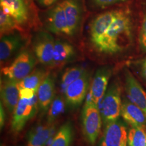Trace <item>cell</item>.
I'll list each match as a JSON object with an SVG mask.
<instances>
[{
  "instance_id": "cell-2",
  "label": "cell",
  "mask_w": 146,
  "mask_h": 146,
  "mask_svg": "<svg viewBox=\"0 0 146 146\" xmlns=\"http://www.w3.org/2000/svg\"><path fill=\"white\" fill-rule=\"evenodd\" d=\"M82 121L84 135L90 143L94 144L101 129V117L98 105L93 102L90 95L84 106Z\"/></svg>"
},
{
  "instance_id": "cell-15",
  "label": "cell",
  "mask_w": 146,
  "mask_h": 146,
  "mask_svg": "<svg viewBox=\"0 0 146 146\" xmlns=\"http://www.w3.org/2000/svg\"><path fill=\"white\" fill-rule=\"evenodd\" d=\"M121 114L123 119L133 127L145 128L146 115L136 105L125 100L122 104Z\"/></svg>"
},
{
  "instance_id": "cell-16",
  "label": "cell",
  "mask_w": 146,
  "mask_h": 146,
  "mask_svg": "<svg viewBox=\"0 0 146 146\" xmlns=\"http://www.w3.org/2000/svg\"><path fill=\"white\" fill-rule=\"evenodd\" d=\"M4 13L11 16L18 24H23L28 20V11L23 0H1Z\"/></svg>"
},
{
  "instance_id": "cell-28",
  "label": "cell",
  "mask_w": 146,
  "mask_h": 146,
  "mask_svg": "<svg viewBox=\"0 0 146 146\" xmlns=\"http://www.w3.org/2000/svg\"><path fill=\"white\" fill-rule=\"evenodd\" d=\"M94 5L97 7L104 8L110 5H113L118 3L125 2L127 0H92Z\"/></svg>"
},
{
  "instance_id": "cell-14",
  "label": "cell",
  "mask_w": 146,
  "mask_h": 146,
  "mask_svg": "<svg viewBox=\"0 0 146 146\" xmlns=\"http://www.w3.org/2000/svg\"><path fill=\"white\" fill-rule=\"evenodd\" d=\"M67 19L70 35L74 34L81 21L82 9L80 0H64L61 2Z\"/></svg>"
},
{
  "instance_id": "cell-30",
  "label": "cell",
  "mask_w": 146,
  "mask_h": 146,
  "mask_svg": "<svg viewBox=\"0 0 146 146\" xmlns=\"http://www.w3.org/2000/svg\"><path fill=\"white\" fill-rule=\"evenodd\" d=\"M58 0H38L40 5L43 7H48L52 5Z\"/></svg>"
},
{
  "instance_id": "cell-4",
  "label": "cell",
  "mask_w": 146,
  "mask_h": 146,
  "mask_svg": "<svg viewBox=\"0 0 146 146\" xmlns=\"http://www.w3.org/2000/svg\"><path fill=\"white\" fill-rule=\"evenodd\" d=\"M102 115L106 123L117 120L121 110V89L117 83H113L107 90L103 98Z\"/></svg>"
},
{
  "instance_id": "cell-31",
  "label": "cell",
  "mask_w": 146,
  "mask_h": 146,
  "mask_svg": "<svg viewBox=\"0 0 146 146\" xmlns=\"http://www.w3.org/2000/svg\"><path fill=\"white\" fill-rule=\"evenodd\" d=\"M140 69L142 75L144 78L146 79V58L141 61Z\"/></svg>"
},
{
  "instance_id": "cell-32",
  "label": "cell",
  "mask_w": 146,
  "mask_h": 146,
  "mask_svg": "<svg viewBox=\"0 0 146 146\" xmlns=\"http://www.w3.org/2000/svg\"><path fill=\"white\" fill-rule=\"evenodd\" d=\"M0 122H1V128L3 127L4 125V122H5V113L3 108L2 106V104H1V119H0Z\"/></svg>"
},
{
  "instance_id": "cell-9",
  "label": "cell",
  "mask_w": 146,
  "mask_h": 146,
  "mask_svg": "<svg viewBox=\"0 0 146 146\" xmlns=\"http://www.w3.org/2000/svg\"><path fill=\"white\" fill-rule=\"evenodd\" d=\"M102 146H121L127 141L125 127L117 120L106 123Z\"/></svg>"
},
{
  "instance_id": "cell-19",
  "label": "cell",
  "mask_w": 146,
  "mask_h": 146,
  "mask_svg": "<svg viewBox=\"0 0 146 146\" xmlns=\"http://www.w3.org/2000/svg\"><path fill=\"white\" fill-rule=\"evenodd\" d=\"M75 55V49L69 43L58 40L55 42L53 53V66H59L68 62Z\"/></svg>"
},
{
  "instance_id": "cell-20",
  "label": "cell",
  "mask_w": 146,
  "mask_h": 146,
  "mask_svg": "<svg viewBox=\"0 0 146 146\" xmlns=\"http://www.w3.org/2000/svg\"><path fill=\"white\" fill-rule=\"evenodd\" d=\"M48 75V73L44 69L36 68L25 78L18 82V88L19 89H31L37 93L39 87Z\"/></svg>"
},
{
  "instance_id": "cell-8",
  "label": "cell",
  "mask_w": 146,
  "mask_h": 146,
  "mask_svg": "<svg viewBox=\"0 0 146 146\" xmlns=\"http://www.w3.org/2000/svg\"><path fill=\"white\" fill-rule=\"evenodd\" d=\"M119 9L108 11L96 17L90 25V40L94 46L117 15Z\"/></svg>"
},
{
  "instance_id": "cell-23",
  "label": "cell",
  "mask_w": 146,
  "mask_h": 146,
  "mask_svg": "<svg viewBox=\"0 0 146 146\" xmlns=\"http://www.w3.org/2000/svg\"><path fill=\"white\" fill-rule=\"evenodd\" d=\"M129 146H146V131L143 128L133 127L129 132Z\"/></svg>"
},
{
  "instance_id": "cell-7",
  "label": "cell",
  "mask_w": 146,
  "mask_h": 146,
  "mask_svg": "<svg viewBox=\"0 0 146 146\" xmlns=\"http://www.w3.org/2000/svg\"><path fill=\"white\" fill-rule=\"evenodd\" d=\"M89 80V75L86 71L80 78L66 88L65 96L68 104L78 106L82 102L88 88Z\"/></svg>"
},
{
  "instance_id": "cell-24",
  "label": "cell",
  "mask_w": 146,
  "mask_h": 146,
  "mask_svg": "<svg viewBox=\"0 0 146 146\" xmlns=\"http://www.w3.org/2000/svg\"><path fill=\"white\" fill-rule=\"evenodd\" d=\"M17 22L13 17L9 15L4 13L2 9L1 8L0 13V29L1 36L2 37L6 35H8L14 30L19 29Z\"/></svg>"
},
{
  "instance_id": "cell-6",
  "label": "cell",
  "mask_w": 146,
  "mask_h": 146,
  "mask_svg": "<svg viewBox=\"0 0 146 146\" xmlns=\"http://www.w3.org/2000/svg\"><path fill=\"white\" fill-rule=\"evenodd\" d=\"M55 42L49 33L41 31L35 37L34 52L38 61L46 66H53V53Z\"/></svg>"
},
{
  "instance_id": "cell-33",
  "label": "cell",
  "mask_w": 146,
  "mask_h": 146,
  "mask_svg": "<svg viewBox=\"0 0 146 146\" xmlns=\"http://www.w3.org/2000/svg\"><path fill=\"white\" fill-rule=\"evenodd\" d=\"M127 146V142H125V143H123L122 145V146Z\"/></svg>"
},
{
  "instance_id": "cell-22",
  "label": "cell",
  "mask_w": 146,
  "mask_h": 146,
  "mask_svg": "<svg viewBox=\"0 0 146 146\" xmlns=\"http://www.w3.org/2000/svg\"><path fill=\"white\" fill-rule=\"evenodd\" d=\"M72 137V125L70 123H67L60 128L50 146H69Z\"/></svg>"
},
{
  "instance_id": "cell-12",
  "label": "cell",
  "mask_w": 146,
  "mask_h": 146,
  "mask_svg": "<svg viewBox=\"0 0 146 146\" xmlns=\"http://www.w3.org/2000/svg\"><path fill=\"white\" fill-rule=\"evenodd\" d=\"M18 82L8 78L1 81V98L2 103L10 113L14 112L20 100Z\"/></svg>"
},
{
  "instance_id": "cell-13",
  "label": "cell",
  "mask_w": 146,
  "mask_h": 146,
  "mask_svg": "<svg viewBox=\"0 0 146 146\" xmlns=\"http://www.w3.org/2000/svg\"><path fill=\"white\" fill-rule=\"evenodd\" d=\"M125 75L126 89L129 98L146 115V91L129 70H126Z\"/></svg>"
},
{
  "instance_id": "cell-1",
  "label": "cell",
  "mask_w": 146,
  "mask_h": 146,
  "mask_svg": "<svg viewBox=\"0 0 146 146\" xmlns=\"http://www.w3.org/2000/svg\"><path fill=\"white\" fill-rule=\"evenodd\" d=\"M133 41V22L131 11L119 9L117 15L99 41L94 46L100 52L116 54L129 48Z\"/></svg>"
},
{
  "instance_id": "cell-18",
  "label": "cell",
  "mask_w": 146,
  "mask_h": 146,
  "mask_svg": "<svg viewBox=\"0 0 146 146\" xmlns=\"http://www.w3.org/2000/svg\"><path fill=\"white\" fill-rule=\"evenodd\" d=\"M55 94V82L52 76L48 75L37 92L38 104L42 110H47L52 102Z\"/></svg>"
},
{
  "instance_id": "cell-3",
  "label": "cell",
  "mask_w": 146,
  "mask_h": 146,
  "mask_svg": "<svg viewBox=\"0 0 146 146\" xmlns=\"http://www.w3.org/2000/svg\"><path fill=\"white\" fill-rule=\"evenodd\" d=\"M35 62L31 52L25 50L20 52L10 66L2 68V72L7 78L19 82L31 73Z\"/></svg>"
},
{
  "instance_id": "cell-27",
  "label": "cell",
  "mask_w": 146,
  "mask_h": 146,
  "mask_svg": "<svg viewBox=\"0 0 146 146\" xmlns=\"http://www.w3.org/2000/svg\"><path fill=\"white\" fill-rule=\"evenodd\" d=\"M139 41L141 50L146 52V14L143 16L139 32Z\"/></svg>"
},
{
  "instance_id": "cell-25",
  "label": "cell",
  "mask_w": 146,
  "mask_h": 146,
  "mask_svg": "<svg viewBox=\"0 0 146 146\" xmlns=\"http://www.w3.org/2000/svg\"><path fill=\"white\" fill-rule=\"evenodd\" d=\"M86 70L80 67H75L67 69L63 73L61 82L63 87L67 88L69 84L80 78Z\"/></svg>"
},
{
  "instance_id": "cell-17",
  "label": "cell",
  "mask_w": 146,
  "mask_h": 146,
  "mask_svg": "<svg viewBox=\"0 0 146 146\" xmlns=\"http://www.w3.org/2000/svg\"><path fill=\"white\" fill-rule=\"evenodd\" d=\"M23 40L19 34L12 33L1 37L0 42L1 62L11 57L23 44Z\"/></svg>"
},
{
  "instance_id": "cell-11",
  "label": "cell",
  "mask_w": 146,
  "mask_h": 146,
  "mask_svg": "<svg viewBox=\"0 0 146 146\" xmlns=\"http://www.w3.org/2000/svg\"><path fill=\"white\" fill-rule=\"evenodd\" d=\"M47 28L55 34L70 35L66 16L62 5L58 3L47 14Z\"/></svg>"
},
{
  "instance_id": "cell-5",
  "label": "cell",
  "mask_w": 146,
  "mask_h": 146,
  "mask_svg": "<svg viewBox=\"0 0 146 146\" xmlns=\"http://www.w3.org/2000/svg\"><path fill=\"white\" fill-rule=\"evenodd\" d=\"M38 99L36 94L31 99H20L14 111L11 127L15 132L21 131L27 121L36 112Z\"/></svg>"
},
{
  "instance_id": "cell-29",
  "label": "cell",
  "mask_w": 146,
  "mask_h": 146,
  "mask_svg": "<svg viewBox=\"0 0 146 146\" xmlns=\"http://www.w3.org/2000/svg\"><path fill=\"white\" fill-rule=\"evenodd\" d=\"M36 93L34 90L29 88H21L19 89L20 99H31L33 98Z\"/></svg>"
},
{
  "instance_id": "cell-10",
  "label": "cell",
  "mask_w": 146,
  "mask_h": 146,
  "mask_svg": "<svg viewBox=\"0 0 146 146\" xmlns=\"http://www.w3.org/2000/svg\"><path fill=\"white\" fill-rule=\"evenodd\" d=\"M111 70L110 67H101L95 73L90 89L89 95L96 105L104 97L109 82Z\"/></svg>"
},
{
  "instance_id": "cell-26",
  "label": "cell",
  "mask_w": 146,
  "mask_h": 146,
  "mask_svg": "<svg viewBox=\"0 0 146 146\" xmlns=\"http://www.w3.org/2000/svg\"><path fill=\"white\" fill-rule=\"evenodd\" d=\"M64 109V102L60 96L53 100L50 106L48 114V122L52 124L59 115L62 113Z\"/></svg>"
},
{
  "instance_id": "cell-21",
  "label": "cell",
  "mask_w": 146,
  "mask_h": 146,
  "mask_svg": "<svg viewBox=\"0 0 146 146\" xmlns=\"http://www.w3.org/2000/svg\"><path fill=\"white\" fill-rule=\"evenodd\" d=\"M52 125L38 127L29 132L28 136V146H44L52 131Z\"/></svg>"
}]
</instances>
